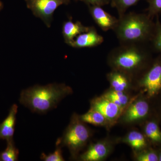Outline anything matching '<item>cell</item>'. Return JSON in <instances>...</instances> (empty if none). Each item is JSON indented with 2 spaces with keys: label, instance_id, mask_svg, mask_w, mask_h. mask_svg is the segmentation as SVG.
Listing matches in <instances>:
<instances>
[{
  "label": "cell",
  "instance_id": "cell-17",
  "mask_svg": "<svg viewBox=\"0 0 161 161\" xmlns=\"http://www.w3.org/2000/svg\"><path fill=\"white\" fill-rule=\"evenodd\" d=\"M7 143L6 150L0 153V161H17L19 151L15 146L13 139L7 141Z\"/></svg>",
  "mask_w": 161,
  "mask_h": 161
},
{
  "label": "cell",
  "instance_id": "cell-5",
  "mask_svg": "<svg viewBox=\"0 0 161 161\" xmlns=\"http://www.w3.org/2000/svg\"><path fill=\"white\" fill-rule=\"evenodd\" d=\"M25 2L33 14L50 27L55 10L62 5H68L70 0H25Z\"/></svg>",
  "mask_w": 161,
  "mask_h": 161
},
{
  "label": "cell",
  "instance_id": "cell-4",
  "mask_svg": "<svg viewBox=\"0 0 161 161\" xmlns=\"http://www.w3.org/2000/svg\"><path fill=\"white\" fill-rule=\"evenodd\" d=\"M91 135L89 128L80 120L79 116L75 114L62 137L57 140L56 145L68 147L72 156L75 158L86 145Z\"/></svg>",
  "mask_w": 161,
  "mask_h": 161
},
{
  "label": "cell",
  "instance_id": "cell-14",
  "mask_svg": "<svg viewBox=\"0 0 161 161\" xmlns=\"http://www.w3.org/2000/svg\"><path fill=\"white\" fill-rule=\"evenodd\" d=\"M107 77L113 90L124 92L129 88L131 85L132 76L123 72L113 69L108 74Z\"/></svg>",
  "mask_w": 161,
  "mask_h": 161
},
{
  "label": "cell",
  "instance_id": "cell-15",
  "mask_svg": "<svg viewBox=\"0 0 161 161\" xmlns=\"http://www.w3.org/2000/svg\"><path fill=\"white\" fill-rule=\"evenodd\" d=\"M79 117L84 123L97 126L103 125L108 120L100 112L92 109Z\"/></svg>",
  "mask_w": 161,
  "mask_h": 161
},
{
  "label": "cell",
  "instance_id": "cell-20",
  "mask_svg": "<svg viewBox=\"0 0 161 161\" xmlns=\"http://www.w3.org/2000/svg\"><path fill=\"white\" fill-rule=\"evenodd\" d=\"M140 0H111L110 4L117 10L119 17L123 15L131 6H134Z\"/></svg>",
  "mask_w": 161,
  "mask_h": 161
},
{
  "label": "cell",
  "instance_id": "cell-10",
  "mask_svg": "<svg viewBox=\"0 0 161 161\" xmlns=\"http://www.w3.org/2000/svg\"><path fill=\"white\" fill-rule=\"evenodd\" d=\"M91 26L83 25L79 21L74 22L70 19L62 25V33L64 42L69 45L76 37L82 33L89 30Z\"/></svg>",
  "mask_w": 161,
  "mask_h": 161
},
{
  "label": "cell",
  "instance_id": "cell-22",
  "mask_svg": "<svg viewBox=\"0 0 161 161\" xmlns=\"http://www.w3.org/2000/svg\"><path fill=\"white\" fill-rule=\"evenodd\" d=\"M147 14L153 19L161 13V0H147Z\"/></svg>",
  "mask_w": 161,
  "mask_h": 161
},
{
  "label": "cell",
  "instance_id": "cell-21",
  "mask_svg": "<svg viewBox=\"0 0 161 161\" xmlns=\"http://www.w3.org/2000/svg\"><path fill=\"white\" fill-rule=\"evenodd\" d=\"M145 132L147 136L155 142L161 141V132L157 124L154 122L148 123L145 128Z\"/></svg>",
  "mask_w": 161,
  "mask_h": 161
},
{
  "label": "cell",
  "instance_id": "cell-3",
  "mask_svg": "<svg viewBox=\"0 0 161 161\" xmlns=\"http://www.w3.org/2000/svg\"><path fill=\"white\" fill-rule=\"evenodd\" d=\"M151 52L147 45L120 44L110 52L108 62L113 69L132 76L146 68L151 59Z\"/></svg>",
  "mask_w": 161,
  "mask_h": 161
},
{
  "label": "cell",
  "instance_id": "cell-12",
  "mask_svg": "<svg viewBox=\"0 0 161 161\" xmlns=\"http://www.w3.org/2000/svg\"><path fill=\"white\" fill-rule=\"evenodd\" d=\"M149 105L147 102L140 100L132 104L126 111L123 119L128 123L133 122L146 117L149 112Z\"/></svg>",
  "mask_w": 161,
  "mask_h": 161
},
{
  "label": "cell",
  "instance_id": "cell-11",
  "mask_svg": "<svg viewBox=\"0 0 161 161\" xmlns=\"http://www.w3.org/2000/svg\"><path fill=\"white\" fill-rule=\"evenodd\" d=\"M18 108L16 104L13 105L7 117L0 124V139L7 141L13 139Z\"/></svg>",
  "mask_w": 161,
  "mask_h": 161
},
{
  "label": "cell",
  "instance_id": "cell-25",
  "mask_svg": "<svg viewBox=\"0 0 161 161\" xmlns=\"http://www.w3.org/2000/svg\"><path fill=\"white\" fill-rule=\"evenodd\" d=\"M86 4L88 6H95L102 7L110 3L111 0H78Z\"/></svg>",
  "mask_w": 161,
  "mask_h": 161
},
{
  "label": "cell",
  "instance_id": "cell-18",
  "mask_svg": "<svg viewBox=\"0 0 161 161\" xmlns=\"http://www.w3.org/2000/svg\"><path fill=\"white\" fill-rule=\"evenodd\" d=\"M103 97L111 100L122 109L129 102V97L123 92L113 90L112 92H108L104 95Z\"/></svg>",
  "mask_w": 161,
  "mask_h": 161
},
{
  "label": "cell",
  "instance_id": "cell-23",
  "mask_svg": "<svg viewBox=\"0 0 161 161\" xmlns=\"http://www.w3.org/2000/svg\"><path fill=\"white\" fill-rule=\"evenodd\" d=\"M40 158L45 161H64V158L62 155L61 147L59 145H56V149L53 153L47 154L44 153L41 154Z\"/></svg>",
  "mask_w": 161,
  "mask_h": 161
},
{
  "label": "cell",
  "instance_id": "cell-6",
  "mask_svg": "<svg viewBox=\"0 0 161 161\" xmlns=\"http://www.w3.org/2000/svg\"><path fill=\"white\" fill-rule=\"evenodd\" d=\"M139 84L150 96L155 95L161 90V56H159L144 73Z\"/></svg>",
  "mask_w": 161,
  "mask_h": 161
},
{
  "label": "cell",
  "instance_id": "cell-9",
  "mask_svg": "<svg viewBox=\"0 0 161 161\" xmlns=\"http://www.w3.org/2000/svg\"><path fill=\"white\" fill-rule=\"evenodd\" d=\"M91 109L100 112L108 120L112 121L118 118L122 108L111 100L103 97L92 101Z\"/></svg>",
  "mask_w": 161,
  "mask_h": 161
},
{
  "label": "cell",
  "instance_id": "cell-27",
  "mask_svg": "<svg viewBox=\"0 0 161 161\" xmlns=\"http://www.w3.org/2000/svg\"><path fill=\"white\" fill-rule=\"evenodd\" d=\"M159 160L161 161V153L159 156Z\"/></svg>",
  "mask_w": 161,
  "mask_h": 161
},
{
  "label": "cell",
  "instance_id": "cell-16",
  "mask_svg": "<svg viewBox=\"0 0 161 161\" xmlns=\"http://www.w3.org/2000/svg\"><path fill=\"white\" fill-rule=\"evenodd\" d=\"M155 18L154 31L149 44L152 50L161 54V23L159 16Z\"/></svg>",
  "mask_w": 161,
  "mask_h": 161
},
{
  "label": "cell",
  "instance_id": "cell-28",
  "mask_svg": "<svg viewBox=\"0 0 161 161\" xmlns=\"http://www.w3.org/2000/svg\"><path fill=\"white\" fill-rule=\"evenodd\" d=\"M76 1H78V0H76Z\"/></svg>",
  "mask_w": 161,
  "mask_h": 161
},
{
  "label": "cell",
  "instance_id": "cell-19",
  "mask_svg": "<svg viewBox=\"0 0 161 161\" xmlns=\"http://www.w3.org/2000/svg\"><path fill=\"white\" fill-rule=\"evenodd\" d=\"M127 142L133 149L140 150L146 145V141L143 135L137 131L130 132L126 138Z\"/></svg>",
  "mask_w": 161,
  "mask_h": 161
},
{
  "label": "cell",
  "instance_id": "cell-26",
  "mask_svg": "<svg viewBox=\"0 0 161 161\" xmlns=\"http://www.w3.org/2000/svg\"><path fill=\"white\" fill-rule=\"evenodd\" d=\"M3 3H2V2L0 1V12L1 11V10H2V9H3Z\"/></svg>",
  "mask_w": 161,
  "mask_h": 161
},
{
  "label": "cell",
  "instance_id": "cell-2",
  "mask_svg": "<svg viewBox=\"0 0 161 161\" xmlns=\"http://www.w3.org/2000/svg\"><path fill=\"white\" fill-rule=\"evenodd\" d=\"M155 26V22L145 13L130 12L118 18L113 31L120 44H149Z\"/></svg>",
  "mask_w": 161,
  "mask_h": 161
},
{
  "label": "cell",
  "instance_id": "cell-7",
  "mask_svg": "<svg viewBox=\"0 0 161 161\" xmlns=\"http://www.w3.org/2000/svg\"><path fill=\"white\" fill-rule=\"evenodd\" d=\"M89 12L95 23L104 31L113 30L118 22V18L104 10L98 6H89Z\"/></svg>",
  "mask_w": 161,
  "mask_h": 161
},
{
  "label": "cell",
  "instance_id": "cell-1",
  "mask_svg": "<svg viewBox=\"0 0 161 161\" xmlns=\"http://www.w3.org/2000/svg\"><path fill=\"white\" fill-rule=\"evenodd\" d=\"M72 93L71 88L64 84L37 85L22 91L19 102L31 112L44 114L56 108L62 99Z\"/></svg>",
  "mask_w": 161,
  "mask_h": 161
},
{
  "label": "cell",
  "instance_id": "cell-8",
  "mask_svg": "<svg viewBox=\"0 0 161 161\" xmlns=\"http://www.w3.org/2000/svg\"><path fill=\"white\" fill-rule=\"evenodd\" d=\"M103 41V36L98 34L95 27L91 26L89 30L76 37L69 46L75 48H90L99 46Z\"/></svg>",
  "mask_w": 161,
  "mask_h": 161
},
{
  "label": "cell",
  "instance_id": "cell-24",
  "mask_svg": "<svg viewBox=\"0 0 161 161\" xmlns=\"http://www.w3.org/2000/svg\"><path fill=\"white\" fill-rule=\"evenodd\" d=\"M137 160L139 161H157L159 160V158L154 153L148 152L139 155Z\"/></svg>",
  "mask_w": 161,
  "mask_h": 161
},
{
  "label": "cell",
  "instance_id": "cell-13",
  "mask_svg": "<svg viewBox=\"0 0 161 161\" xmlns=\"http://www.w3.org/2000/svg\"><path fill=\"white\" fill-rule=\"evenodd\" d=\"M109 153V149L107 144L99 142L91 145L80 158L84 161H101L105 158Z\"/></svg>",
  "mask_w": 161,
  "mask_h": 161
}]
</instances>
